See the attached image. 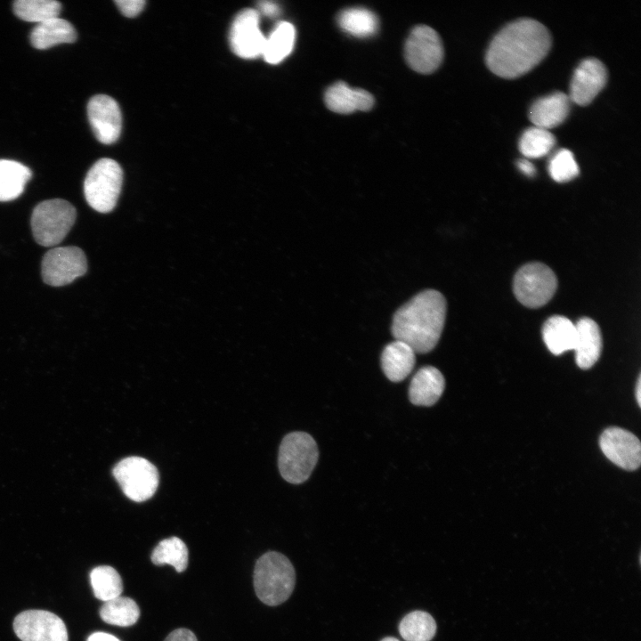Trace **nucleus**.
I'll use <instances>...</instances> for the list:
<instances>
[{
	"mask_svg": "<svg viewBox=\"0 0 641 641\" xmlns=\"http://www.w3.org/2000/svg\"><path fill=\"white\" fill-rule=\"evenodd\" d=\"M551 43L549 31L538 20L529 18L514 20L491 40L486 65L499 77L515 78L537 66L547 56Z\"/></svg>",
	"mask_w": 641,
	"mask_h": 641,
	"instance_id": "obj_1",
	"label": "nucleus"
},
{
	"mask_svg": "<svg viewBox=\"0 0 641 641\" xmlns=\"http://www.w3.org/2000/svg\"><path fill=\"white\" fill-rule=\"evenodd\" d=\"M445 297L434 289L424 290L394 313L392 334L415 353H426L437 345L445 322Z\"/></svg>",
	"mask_w": 641,
	"mask_h": 641,
	"instance_id": "obj_2",
	"label": "nucleus"
},
{
	"mask_svg": "<svg viewBox=\"0 0 641 641\" xmlns=\"http://www.w3.org/2000/svg\"><path fill=\"white\" fill-rule=\"evenodd\" d=\"M254 588L265 604L275 606L291 596L296 583L295 569L287 556L270 551L261 556L254 569Z\"/></svg>",
	"mask_w": 641,
	"mask_h": 641,
	"instance_id": "obj_3",
	"label": "nucleus"
},
{
	"mask_svg": "<svg viewBox=\"0 0 641 641\" xmlns=\"http://www.w3.org/2000/svg\"><path fill=\"white\" fill-rule=\"evenodd\" d=\"M319 458L314 439L304 432H292L282 439L278 456V467L284 480L298 484L311 475Z\"/></svg>",
	"mask_w": 641,
	"mask_h": 641,
	"instance_id": "obj_4",
	"label": "nucleus"
},
{
	"mask_svg": "<svg viewBox=\"0 0 641 641\" xmlns=\"http://www.w3.org/2000/svg\"><path fill=\"white\" fill-rule=\"evenodd\" d=\"M76 217V208L67 200L53 199L39 203L31 215L35 240L44 247L59 244L70 231Z\"/></svg>",
	"mask_w": 641,
	"mask_h": 641,
	"instance_id": "obj_5",
	"label": "nucleus"
},
{
	"mask_svg": "<svg viewBox=\"0 0 641 641\" xmlns=\"http://www.w3.org/2000/svg\"><path fill=\"white\" fill-rule=\"evenodd\" d=\"M123 181V171L111 158H101L89 169L84 193L89 206L101 213L110 212L117 205Z\"/></svg>",
	"mask_w": 641,
	"mask_h": 641,
	"instance_id": "obj_6",
	"label": "nucleus"
},
{
	"mask_svg": "<svg viewBox=\"0 0 641 641\" xmlns=\"http://www.w3.org/2000/svg\"><path fill=\"white\" fill-rule=\"evenodd\" d=\"M557 278L545 264L532 262L523 265L515 273L513 283L516 299L529 308L545 305L555 295Z\"/></svg>",
	"mask_w": 641,
	"mask_h": 641,
	"instance_id": "obj_7",
	"label": "nucleus"
},
{
	"mask_svg": "<svg viewBox=\"0 0 641 641\" xmlns=\"http://www.w3.org/2000/svg\"><path fill=\"white\" fill-rule=\"evenodd\" d=\"M113 475L124 494L135 502L150 499L158 489V469L142 457L123 458L114 467Z\"/></svg>",
	"mask_w": 641,
	"mask_h": 641,
	"instance_id": "obj_8",
	"label": "nucleus"
},
{
	"mask_svg": "<svg viewBox=\"0 0 641 641\" xmlns=\"http://www.w3.org/2000/svg\"><path fill=\"white\" fill-rule=\"evenodd\" d=\"M408 65L416 72L430 74L441 65L443 47L438 33L426 25L415 27L410 33L404 47Z\"/></svg>",
	"mask_w": 641,
	"mask_h": 641,
	"instance_id": "obj_9",
	"label": "nucleus"
},
{
	"mask_svg": "<svg viewBox=\"0 0 641 641\" xmlns=\"http://www.w3.org/2000/svg\"><path fill=\"white\" fill-rule=\"evenodd\" d=\"M87 261L83 250L77 247H61L50 249L42 260V278L53 287H61L84 275Z\"/></svg>",
	"mask_w": 641,
	"mask_h": 641,
	"instance_id": "obj_10",
	"label": "nucleus"
},
{
	"mask_svg": "<svg viewBox=\"0 0 641 641\" xmlns=\"http://www.w3.org/2000/svg\"><path fill=\"white\" fill-rule=\"evenodd\" d=\"M13 630L21 641H68L63 621L44 610H28L13 621Z\"/></svg>",
	"mask_w": 641,
	"mask_h": 641,
	"instance_id": "obj_11",
	"label": "nucleus"
},
{
	"mask_svg": "<svg viewBox=\"0 0 641 641\" xmlns=\"http://www.w3.org/2000/svg\"><path fill=\"white\" fill-rule=\"evenodd\" d=\"M232 52L243 59H254L263 53L266 37L259 28V12L244 9L235 17L230 30Z\"/></svg>",
	"mask_w": 641,
	"mask_h": 641,
	"instance_id": "obj_12",
	"label": "nucleus"
},
{
	"mask_svg": "<svg viewBox=\"0 0 641 641\" xmlns=\"http://www.w3.org/2000/svg\"><path fill=\"white\" fill-rule=\"evenodd\" d=\"M599 445L604 456L618 467L629 471L639 467L641 444L629 431L616 426L608 427L602 433Z\"/></svg>",
	"mask_w": 641,
	"mask_h": 641,
	"instance_id": "obj_13",
	"label": "nucleus"
},
{
	"mask_svg": "<svg viewBox=\"0 0 641 641\" xmlns=\"http://www.w3.org/2000/svg\"><path fill=\"white\" fill-rule=\"evenodd\" d=\"M87 115L97 140L104 144L115 142L121 133L122 116L118 102L110 96L98 94L90 99Z\"/></svg>",
	"mask_w": 641,
	"mask_h": 641,
	"instance_id": "obj_14",
	"label": "nucleus"
},
{
	"mask_svg": "<svg viewBox=\"0 0 641 641\" xmlns=\"http://www.w3.org/2000/svg\"><path fill=\"white\" fill-rule=\"evenodd\" d=\"M606 82L607 70L604 63L596 58L585 59L574 70L568 96L572 102L586 106L600 93Z\"/></svg>",
	"mask_w": 641,
	"mask_h": 641,
	"instance_id": "obj_15",
	"label": "nucleus"
},
{
	"mask_svg": "<svg viewBox=\"0 0 641 641\" xmlns=\"http://www.w3.org/2000/svg\"><path fill=\"white\" fill-rule=\"evenodd\" d=\"M576 337L573 350L579 368L588 369L599 359L603 347L602 334L597 323L582 317L575 324Z\"/></svg>",
	"mask_w": 641,
	"mask_h": 641,
	"instance_id": "obj_16",
	"label": "nucleus"
},
{
	"mask_svg": "<svg viewBox=\"0 0 641 641\" xmlns=\"http://www.w3.org/2000/svg\"><path fill=\"white\" fill-rule=\"evenodd\" d=\"M571 102L568 94L554 92L537 99L531 104L529 118L534 126L549 130L565 120L570 111Z\"/></svg>",
	"mask_w": 641,
	"mask_h": 641,
	"instance_id": "obj_17",
	"label": "nucleus"
},
{
	"mask_svg": "<svg viewBox=\"0 0 641 641\" xmlns=\"http://www.w3.org/2000/svg\"><path fill=\"white\" fill-rule=\"evenodd\" d=\"M326 106L330 110L348 114L356 110L366 111L374 104L373 96L361 88H352L339 81L330 85L324 96Z\"/></svg>",
	"mask_w": 641,
	"mask_h": 641,
	"instance_id": "obj_18",
	"label": "nucleus"
},
{
	"mask_svg": "<svg viewBox=\"0 0 641 641\" xmlns=\"http://www.w3.org/2000/svg\"><path fill=\"white\" fill-rule=\"evenodd\" d=\"M445 379L439 369L425 366L413 376L409 386V398L418 406H432L442 396Z\"/></svg>",
	"mask_w": 641,
	"mask_h": 641,
	"instance_id": "obj_19",
	"label": "nucleus"
},
{
	"mask_svg": "<svg viewBox=\"0 0 641 641\" xmlns=\"http://www.w3.org/2000/svg\"><path fill=\"white\" fill-rule=\"evenodd\" d=\"M415 353L408 344L400 340L386 345L381 354V367L386 377L393 382L403 380L414 368Z\"/></svg>",
	"mask_w": 641,
	"mask_h": 641,
	"instance_id": "obj_20",
	"label": "nucleus"
},
{
	"mask_svg": "<svg viewBox=\"0 0 641 641\" xmlns=\"http://www.w3.org/2000/svg\"><path fill=\"white\" fill-rule=\"evenodd\" d=\"M76 39L77 32L73 25L59 17L37 24L30 33L31 45L40 50L73 43Z\"/></svg>",
	"mask_w": 641,
	"mask_h": 641,
	"instance_id": "obj_21",
	"label": "nucleus"
},
{
	"mask_svg": "<svg viewBox=\"0 0 641 641\" xmlns=\"http://www.w3.org/2000/svg\"><path fill=\"white\" fill-rule=\"evenodd\" d=\"M542 337L548 349L555 355L573 350L576 337L575 324L564 316H551L543 324Z\"/></svg>",
	"mask_w": 641,
	"mask_h": 641,
	"instance_id": "obj_22",
	"label": "nucleus"
},
{
	"mask_svg": "<svg viewBox=\"0 0 641 641\" xmlns=\"http://www.w3.org/2000/svg\"><path fill=\"white\" fill-rule=\"evenodd\" d=\"M30 169L10 159H0V201L17 199L31 177Z\"/></svg>",
	"mask_w": 641,
	"mask_h": 641,
	"instance_id": "obj_23",
	"label": "nucleus"
},
{
	"mask_svg": "<svg viewBox=\"0 0 641 641\" xmlns=\"http://www.w3.org/2000/svg\"><path fill=\"white\" fill-rule=\"evenodd\" d=\"M296 38L294 26L287 21H282L266 37L263 50L264 61L271 64H277L282 61L293 50Z\"/></svg>",
	"mask_w": 641,
	"mask_h": 641,
	"instance_id": "obj_24",
	"label": "nucleus"
},
{
	"mask_svg": "<svg viewBox=\"0 0 641 641\" xmlns=\"http://www.w3.org/2000/svg\"><path fill=\"white\" fill-rule=\"evenodd\" d=\"M100 616L108 624L129 627L135 624L140 617V608L130 597L118 596L104 602Z\"/></svg>",
	"mask_w": 641,
	"mask_h": 641,
	"instance_id": "obj_25",
	"label": "nucleus"
},
{
	"mask_svg": "<svg viewBox=\"0 0 641 641\" xmlns=\"http://www.w3.org/2000/svg\"><path fill=\"white\" fill-rule=\"evenodd\" d=\"M150 559L155 565L169 564L177 572H183L188 566V548L178 537H170L159 541L152 550Z\"/></svg>",
	"mask_w": 641,
	"mask_h": 641,
	"instance_id": "obj_26",
	"label": "nucleus"
},
{
	"mask_svg": "<svg viewBox=\"0 0 641 641\" xmlns=\"http://www.w3.org/2000/svg\"><path fill=\"white\" fill-rule=\"evenodd\" d=\"M340 28L355 37H364L375 34L378 28V20L371 11L361 8H348L337 16Z\"/></svg>",
	"mask_w": 641,
	"mask_h": 641,
	"instance_id": "obj_27",
	"label": "nucleus"
},
{
	"mask_svg": "<svg viewBox=\"0 0 641 641\" xmlns=\"http://www.w3.org/2000/svg\"><path fill=\"white\" fill-rule=\"evenodd\" d=\"M399 632L405 641H430L435 635L436 623L428 613L414 611L401 621Z\"/></svg>",
	"mask_w": 641,
	"mask_h": 641,
	"instance_id": "obj_28",
	"label": "nucleus"
},
{
	"mask_svg": "<svg viewBox=\"0 0 641 641\" xmlns=\"http://www.w3.org/2000/svg\"><path fill=\"white\" fill-rule=\"evenodd\" d=\"M90 580L97 599L106 602L121 596L122 579L111 566L100 565L93 568L90 572Z\"/></svg>",
	"mask_w": 641,
	"mask_h": 641,
	"instance_id": "obj_29",
	"label": "nucleus"
},
{
	"mask_svg": "<svg viewBox=\"0 0 641 641\" xmlns=\"http://www.w3.org/2000/svg\"><path fill=\"white\" fill-rule=\"evenodd\" d=\"M61 9V3L55 0H18L13 4L17 17L37 24L59 17Z\"/></svg>",
	"mask_w": 641,
	"mask_h": 641,
	"instance_id": "obj_30",
	"label": "nucleus"
},
{
	"mask_svg": "<svg viewBox=\"0 0 641 641\" xmlns=\"http://www.w3.org/2000/svg\"><path fill=\"white\" fill-rule=\"evenodd\" d=\"M555 144L556 138L549 130L533 126L523 133L519 150L527 159L540 158L548 155Z\"/></svg>",
	"mask_w": 641,
	"mask_h": 641,
	"instance_id": "obj_31",
	"label": "nucleus"
},
{
	"mask_svg": "<svg viewBox=\"0 0 641 641\" xmlns=\"http://www.w3.org/2000/svg\"><path fill=\"white\" fill-rule=\"evenodd\" d=\"M548 173L557 183H566L574 179L580 173L579 166L572 151L561 149L548 162Z\"/></svg>",
	"mask_w": 641,
	"mask_h": 641,
	"instance_id": "obj_32",
	"label": "nucleus"
},
{
	"mask_svg": "<svg viewBox=\"0 0 641 641\" xmlns=\"http://www.w3.org/2000/svg\"><path fill=\"white\" fill-rule=\"evenodd\" d=\"M115 3L120 12L129 18L139 14L145 5V1L143 0H117Z\"/></svg>",
	"mask_w": 641,
	"mask_h": 641,
	"instance_id": "obj_33",
	"label": "nucleus"
},
{
	"mask_svg": "<svg viewBox=\"0 0 641 641\" xmlns=\"http://www.w3.org/2000/svg\"><path fill=\"white\" fill-rule=\"evenodd\" d=\"M164 641H198V639L190 629L180 628L169 633Z\"/></svg>",
	"mask_w": 641,
	"mask_h": 641,
	"instance_id": "obj_34",
	"label": "nucleus"
},
{
	"mask_svg": "<svg viewBox=\"0 0 641 641\" xmlns=\"http://www.w3.org/2000/svg\"><path fill=\"white\" fill-rule=\"evenodd\" d=\"M258 7L261 12L268 17H275L280 13L279 6L272 1H261Z\"/></svg>",
	"mask_w": 641,
	"mask_h": 641,
	"instance_id": "obj_35",
	"label": "nucleus"
},
{
	"mask_svg": "<svg viewBox=\"0 0 641 641\" xmlns=\"http://www.w3.org/2000/svg\"><path fill=\"white\" fill-rule=\"evenodd\" d=\"M517 167L526 176L532 177L536 174V168L527 158H522L517 162Z\"/></svg>",
	"mask_w": 641,
	"mask_h": 641,
	"instance_id": "obj_36",
	"label": "nucleus"
},
{
	"mask_svg": "<svg viewBox=\"0 0 641 641\" xmlns=\"http://www.w3.org/2000/svg\"><path fill=\"white\" fill-rule=\"evenodd\" d=\"M86 641H121L115 636L106 632H94L91 634Z\"/></svg>",
	"mask_w": 641,
	"mask_h": 641,
	"instance_id": "obj_37",
	"label": "nucleus"
},
{
	"mask_svg": "<svg viewBox=\"0 0 641 641\" xmlns=\"http://www.w3.org/2000/svg\"><path fill=\"white\" fill-rule=\"evenodd\" d=\"M640 394H641V383H640V376H639V377H638V379H637V387H636V397H637V403H638L639 406L641 405V402H640L641 395H640Z\"/></svg>",
	"mask_w": 641,
	"mask_h": 641,
	"instance_id": "obj_38",
	"label": "nucleus"
},
{
	"mask_svg": "<svg viewBox=\"0 0 641 641\" xmlns=\"http://www.w3.org/2000/svg\"><path fill=\"white\" fill-rule=\"evenodd\" d=\"M381 641H399V640L393 637H387L383 638Z\"/></svg>",
	"mask_w": 641,
	"mask_h": 641,
	"instance_id": "obj_39",
	"label": "nucleus"
}]
</instances>
